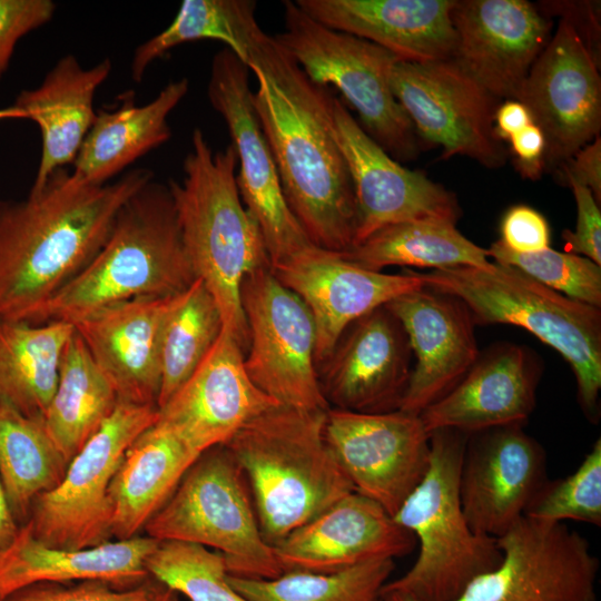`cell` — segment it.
I'll list each match as a JSON object with an SVG mask.
<instances>
[{"instance_id":"cell-1","label":"cell","mask_w":601,"mask_h":601,"mask_svg":"<svg viewBox=\"0 0 601 601\" xmlns=\"http://www.w3.org/2000/svg\"><path fill=\"white\" fill-rule=\"evenodd\" d=\"M245 65L256 77L254 107L289 209L315 246L349 250L356 203L335 138V97L313 82L259 24L250 36Z\"/></svg>"},{"instance_id":"cell-2","label":"cell","mask_w":601,"mask_h":601,"mask_svg":"<svg viewBox=\"0 0 601 601\" xmlns=\"http://www.w3.org/2000/svg\"><path fill=\"white\" fill-rule=\"evenodd\" d=\"M154 173L88 184L61 168L22 200H0V319L31 323L107 240L122 206Z\"/></svg>"},{"instance_id":"cell-3","label":"cell","mask_w":601,"mask_h":601,"mask_svg":"<svg viewBox=\"0 0 601 601\" xmlns=\"http://www.w3.org/2000/svg\"><path fill=\"white\" fill-rule=\"evenodd\" d=\"M237 164L231 144L214 152L196 128L184 159V176L167 186L194 274L214 297L223 329L246 353L248 329L240 285L248 273L270 262L262 231L240 198Z\"/></svg>"},{"instance_id":"cell-4","label":"cell","mask_w":601,"mask_h":601,"mask_svg":"<svg viewBox=\"0 0 601 601\" xmlns=\"http://www.w3.org/2000/svg\"><path fill=\"white\" fill-rule=\"evenodd\" d=\"M326 412L277 405L224 444L246 476L270 545L354 491L326 439Z\"/></svg>"},{"instance_id":"cell-5","label":"cell","mask_w":601,"mask_h":601,"mask_svg":"<svg viewBox=\"0 0 601 601\" xmlns=\"http://www.w3.org/2000/svg\"><path fill=\"white\" fill-rule=\"evenodd\" d=\"M196 279L168 186L151 179L122 206L97 255L30 324L73 323L116 303L183 293Z\"/></svg>"},{"instance_id":"cell-6","label":"cell","mask_w":601,"mask_h":601,"mask_svg":"<svg viewBox=\"0 0 601 601\" xmlns=\"http://www.w3.org/2000/svg\"><path fill=\"white\" fill-rule=\"evenodd\" d=\"M424 287L461 299L474 324L522 327L554 348L571 366L578 402L597 422L601 391V311L493 262L489 268L459 266L417 273Z\"/></svg>"},{"instance_id":"cell-7","label":"cell","mask_w":601,"mask_h":601,"mask_svg":"<svg viewBox=\"0 0 601 601\" xmlns=\"http://www.w3.org/2000/svg\"><path fill=\"white\" fill-rule=\"evenodd\" d=\"M469 434L450 428L430 433V464L393 519L418 542V555L381 595L413 601H454L502 556L496 541L474 532L462 509L460 472Z\"/></svg>"},{"instance_id":"cell-8","label":"cell","mask_w":601,"mask_h":601,"mask_svg":"<svg viewBox=\"0 0 601 601\" xmlns=\"http://www.w3.org/2000/svg\"><path fill=\"white\" fill-rule=\"evenodd\" d=\"M158 541H184L220 552L231 577L283 573L264 539L246 476L225 445L201 453L144 528Z\"/></svg>"},{"instance_id":"cell-9","label":"cell","mask_w":601,"mask_h":601,"mask_svg":"<svg viewBox=\"0 0 601 601\" xmlns=\"http://www.w3.org/2000/svg\"><path fill=\"white\" fill-rule=\"evenodd\" d=\"M285 31L275 39L316 85H333L357 112L362 128L402 160L417 154L414 127L396 100L391 73L398 59L362 38L331 29L285 0Z\"/></svg>"},{"instance_id":"cell-10","label":"cell","mask_w":601,"mask_h":601,"mask_svg":"<svg viewBox=\"0 0 601 601\" xmlns=\"http://www.w3.org/2000/svg\"><path fill=\"white\" fill-rule=\"evenodd\" d=\"M158 418V407L119 401L68 463L60 483L32 503L28 524L51 548L79 550L111 535V481L134 441Z\"/></svg>"},{"instance_id":"cell-11","label":"cell","mask_w":601,"mask_h":601,"mask_svg":"<svg viewBox=\"0 0 601 601\" xmlns=\"http://www.w3.org/2000/svg\"><path fill=\"white\" fill-rule=\"evenodd\" d=\"M240 303L248 329L244 365L252 382L280 405L327 411L317 377L315 323L306 304L270 266L246 275Z\"/></svg>"},{"instance_id":"cell-12","label":"cell","mask_w":601,"mask_h":601,"mask_svg":"<svg viewBox=\"0 0 601 601\" xmlns=\"http://www.w3.org/2000/svg\"><path fill=\"white\" fill-rule=\"evenodd\" d=\"M499 564L454 601H597L599 560L589 541L563 523L521 518L495 539ZM382 601H413L398 594Z\"/></svg>"},{"instance_id":"cell-13","label":"cell","mask_w":601,"mask_h":601,"mask_svg":"<svg viewBox=\"0 0 601 601\" xmlns=\"http://www.w3.org/2000/svg\"><path fill=\"white\" fill-rule=\"evenodd\" d=\"M207 96L227 126L238 160V191L262 231L270 267L315 246L286 203L254 107L249 69L226 47L213 58Z\"/></svg>"},{"instance_id":"cell-14","label":"cell","mask_w":601,"mask_h":601,"mask_svg":"<svg viewBox=\"0 0 601 601\" xmlns=\"http://www.w3.org/2000/svg\"><path fill=\"white\" fill-rule=\"evenodd\" d=\"M588 40L582 27L565 13L532 66L519 99L544 135L549 167H561L599 136L601 79Z\"/></svg>"},{"instance_id":"cell-15","label":"cell","mask_w":601,"mask_h":601,"mask_svg":"<svg viewBox=\"0 0 601 601\" xmlns=\"http://www.w3.org/2000/svg\"><path fill=\"white\" fill-rule=\"evenodd\" d=\"M391 87L415 132L441 146L443 158L466 156L489 168L505 162L506 151L494 134L499 100L452 60H398L392 69Z\"/></svg>"},{"instance_id":"cell-16","label":"cell","mask_w":601,"mask_h":601,"mask_svg":"<svg viewBox=\"0 0 601 601\" xmlns=\"http://www.w3.org/2000/svg\"><path fill=\"white\" fill-rule=\"evenodd\" d=\"M325 434L354 491L392 516L423 479L431 442L420 415L329 407Z\"/></svg>"},{"instance_id":"cell-17","label":"cell","mask_w":601,"mask_h":601,"mask_svg":"<svg viewBox=\"0 0 601 601\" xmlns=\"http://www.w3.org/2000/svg\"><path fill=\"white\" fill-rule=\"evenodd\" d=\"M334 131L355 195L353 247L398 223L440 220L456 225L461 210L455 196L424 174L394 160L338 98L334 100Z\"/></svg>"},{"instance_id":"cell-18","label":"cell","mask_w":601,"mask_h":601,"mask_svg":"<svg viewBox=\"0 0 601 601\" xmlns=\"http://www.w3.org/2000/svg\"><path fill=\"white\" fill-rule=\"evenodd\" d=\"M452 61L495 99L518 100L551 39V23L524 0L455 1Z\"/></svg>"},{"instance_id":"cell-19","label":"cell","mask_w":601,"mask_h":601,"mask_svg":"<svg viewBox=\"0 0 601 601\" xmlns=\"http://www.w3.org/2000/svg\"><path fill=\"white\" fill-rule=\"evenodd\" d=\"M245 353L221 329L188 380L160 406L156 424L199 456L226 444L247 422L280 405L249 378Z\"/></svg>"},{"instance_id":"cell-20","label":"cell","mask_w":601,"mask_h":601,"mask_svg":"<svg viewBox=\"0 0 601 601\" xmlns=\"http://www.w3.org/2000/svg\"><path fill=\"white\" fill-rule=\"evenodd\" d=\"M412 349L396 316L384 305L354 321L317 365L329 407L386 413L400 410L412 367Z\"/></svg>"},{"instance_id":"cell-21","label":"cell","mask_w":601,"mask_h":601,"mask_svg":"<svg viewBox=\"0 0 601 601\" xmlns=\"http://www.w3.org/2000/svg\"><path fill=\"white\" fill-rule=\"evenodd\" d=\"M545 454L523 425L469 434L460 499L471 529L493 539L524 516L545 483Z\"/></svg>"},{"instance_id":"cell-22","label":"cell","mask_w":601,"mask_h":601,"mask_svg":"<svg viewBox=\"0 0 601 601\" xmlns=\"http://www.w3.org/2000/svg\"><path fill=\"white\" fill-rule=\"evenodd\" d=\"M276 278L309 309L316 331V366L332 353L354 321L395 298L424 287L417 272L365 269L341 253L312 246L270 267Z\"/></svg>"},{"instance_id":"cell-23","label":"cell","mask_w":601,"mask_h":601,"mask_svg":"<svg viewBox=\"0 0 601 601\" xmlns=\"http://www.w3.org/2000/svg\"><path fill=\"white\" fill-rule=\"evenodd\" d=\"M415 356L400 410L420 415L451 391L477 359L474 321L459 298L423 287L385 305Z\"/></svg>"},{"instance_id":"cell-24","label":"cell","mask_w":601,"mask_h":601,"mask_svg":"<svg viewBox=\"0 0 601 601\" xmlns=\"http://www.w3.org/2000/svg\"><path fill=\"white\" fill-rule=\"evenodd\" d=\"M183 293L116 303L71 323L119 401L157 406L162 333Z\"/></svg>"},{"instance_id":"cell-25","label":"cell","mask_w":601,"mask_h":601,"mask_svg":"<svg viewBox=\"0 0 601 601\" xmlns=\"http://www.w3.org/2000/svg\"><path fill=\"white\" fill-rule=\"evenodd\" d=\"M414 536L380 504L353 491L273 545L286 571L329 573L410 553Z\"/></svg>"},{"instance_id":"cell-26","label":"cell","mask_w":601,"mask_h":601,"mask_svg":"<svg viewBox=\"0 0 601 601\" xmlns=\"http://www.w3.org/2000/svg\"><path fill=\"white\" fill-rule=\"evenodd\" d=\"M541 362L523 345L500 343L480 353L463 378L421 414L428 433L450 428L472 434L523 425L535 407Z\"/></svg>"},{"instance_id":"cell-27","label":"cell","mask_w":601,"mask_h":601,"mask_svg":"<svg viewBox=\"0 0 601 601\" xmlns=\"http://www.w3.org/2000/svg\"><path fill=\"white\" fill-rule=\"evenodd\" d=\"M322 24L393 53L398 60L426 63L451 60L456 32L455 0H297Z\"/></svg>"},{"instance_id":"cell-28","label":"cell","mask_w":601,"mask_h":601,"mask_svg":"<svg viewBox=\"0 0 601 601\" xmlns=\"http://www.w3.org/2000/svg\"><path fill=\"white\" fill-rule=\"evenodd\" d=\"M158 542L148 535H136L66 550L39 541L24 523L12 543L0 553V600L37 583L102 580L122 589L139 585L151 577L146 560Z\"/></svg>"},{"instance_id":"cell-29","label":"cell","mask_w":601,"mask_h":601,"mask_svg":"<svg viewBox=\"0 0 601 601\" xmlns=\"http://www.w3.org/2000/svg\"><path fill=\"white\" fill-rule=\"evenodd\" d=\"M111 69L108 58L83 68L75 56L66 55L37 88L17 96L12 107L36 122L41 136L40 160L30 190L40 189L53 173L73 162L96 118V91Z\"/></svg>"},{"instance_id":"cell-30","label":"cell","mask_w":601,"mask_h":601,"mask_svg":"<svg viewBox=\"0 0 601 601\" xmlns=\"http://www.w3.org/2000/svg\"><path fill=\"white\" fill-rule=\"evenodd\" d=\"M188 88L187 78L171 81L145 105H136L135 93L129 90L111 108L98 110L71 173L88 184L104 185L165 144L171 136L168 117Z\"/></svg>"},{"instance_id":"cell-31","label":"cell","mask_w":601,"mask_h":601,"mask_svg":"<svg viewBox=\"0 0 601 601\" xmlns=\"http://www.w3.org/2000/svg\"><path fill=\"white\" fill-rule=\"evenodd\" d=\"M198 456L156 423L126 451L111 481V535L134 538L164 505Z\"/></svg>"},{"instance_id":"cell-32","label":"cell","mask_w":601,"mask_h":601,"mask_svg":"<svg viewBox=\"0 0 601 601\" xmlns=\"http://www.w3.org/2000/svg\"><path fill=\"white\" fill-rule=\"evenodd\" d=\"M73 332V325L67 322L0 319V401L42 421Z\"/></svg>"},{"instance_id":"cell-33","label":"cell","mask_w":601,"mask_h":601,"mask_svg":"<svg viewBox=\"0 0 601 601\" xmlns=\"http://www.w3.org/2000/svg\"><path fill=\"white\" fill-rule=\"evenodd\" d=\"M118 395L73 332L62 356L55 394L42 423L69 463L109 417Z\"/></svg>"},{"instance_id":"cell-34","label":"cell","mask_w":601,"mask_h":601,"mask_svg":"<svg viewBox=\"0 0 601 601\" xmlns=\"http://www.w3.org/2000/svg\"><path fill=\"white\" fill-rule=\"evenodd\" d=\"M347 260L374 272L388 266H459L489 268L487 249L467 239L455 224L440 220H412L386 226L361 244L341 253Z\"/></svg>"},{"instance_id":"cell-35","label":"cell","mask_w":601,"mask_h":601,"mask_svg":"<svg viewBox=\"0 0 601 601\" xmlns=\"http://www.w3.org/2000/svg\"><path fill=\"white\" fill-rule=\"evenodd\" d=\"M67 466L41 420L0 401V481L19 525L28 522L35 500L60 483Z\"/></svg>"},{"instance_id":"cell-36","label":"cell","mask_w":601,"mask_h":601,"mask_svg":"<svg viewBox=\"0 0 601 601\" xmlns=\"http://www.w3.org/2000/svg\"><path fill=\"white\" fill-rule=\"evenodd\" d=\"M253 0H184L161 32L139 45L130 63L131 78L140 82L147 68L183 43L215 40L223 42L244 63L256 19Z\"/></svg>"},{"instance_id":"cell-37","label":"cell","mask_w":601,"mask_h":601,"mask_svg":"<svg viewBox=\"0 0 601 601\" xmlns=\"http://www.w3.org/2000/svg\"><path fill=\"white\" fill-rule=\"evenodd\" d=\"M394 560L381 559L329 573L286 571L274 579L228 577L248 601H380Z\"/></svg>"},{"instance_id":"cell-38","label":"cell","mask_w":601,"mask_h":601,"mask_svg":"<svg viewBox=\"0 0 601 601\" xmlns=\"http://www.w3.org/2000/svg\"><path fill=\"white\" fill-rule=\"evenodd\" d=\"M223 329L218 306L200 279L170 313L161 339L160 407L194 373Z\"/></svg>"},{"instance_id":"cell-39","label":"cell","mask_w":601,"mask_h":601,"mask_svg":"<svg viewBox=\"0 0 601 601\" xmlns=\"http://www.w3.org/2000/svg\"><path fill=\"white\" fill-rule=\"evenodd\" d=\"M146 569L188 601H248L229 583L224 555L200 544L159 541L146 560Z\"/></svg>"},{"instance_id":"cell-40","label":"cell","mask_w":601,"mask_h":601,"mask_svg":"<svg viewBox=\"0 0 601 601\" xmlns=\"http://www.w3.org/2000/svg\"><path fill=\"white\" fill-rule=\"evenodd\" d=\"M487 253L496 264L512 266L571 299L601 307V266L584 256L550 247L516 253L501 240L494 242Z\"/></svg>"},{"instance_id":"cell-41","label":"cell","mask_w":601,"mask_h":601,"mask_svg":"<svg viewBox=\"0 0 601 601\" xmlns=\"http://www.w3.org/2000/svg\"><path fill=\"white\" fill-rule=\"evenodd\" d=\"M553 523L572 520L601 525V440L569 476L545 482L524 514Z\"/></svg>"},{"instance_id":"cell-42","label":"cell","mask_w":601,"mask_h":601,"mask_svg":"<svg viewBox=\"0 0 601 601\" xmlns=\"http://www.w3.org/2000/svg\"><path fill=\"white\" fill-rule=\"evenodd\" d=\"M0 601H179L177 593L150 577L132 588H117L102 580L77 583H37Z\"/></svg>"},{"instance_id":"cell-43","label":"cell","mask_w":601,"mask_h":601,"mask_svg":"<svg viewBox=\"0 0 601 601\" xmlns=\"http://www.w3.org/2000/svg\"><path fill=\"white\" fill-rule=\"evenodd\" d=\"M55 11L51 0H0V79L20 39L48 23Z\"/></svg>"},{"instance_id":"cell-44","label":"cell","mask_w":601,"mask_h":601,"mask_svg":"<svg viewBox=\"0 0 601 601\" xmlns=\"http://www.w3.org/2000/svg\"><path fill=\"white\" fill-rule=\"evenodd\" d=\"M564 181L571 187L577 204L575 229H565L562 235L565 250L584 256L601 266V211L599 204L588 187L571 178Z\"/></svg>"},{"instance_id":"cell-45","label":"cell","mask_w":601,"mask_h":601,"mask_svg":"<svg viewBox=\"0 0 601 601\" xmlns=\"http://www.w3.org/2000/svg\"><path fill=\"white\" fill-rule=\"evenodd\" d=\"M501 242L516 253H533L550 245V226L538 210L526 205L510 207L500 225Z\"/></svg>"},{"instance_id":"cell-46","label":"cell","mask_w":601,"mask_h":601,"mask_svg":"<svg viewBox=\"0 0 601 601\" xmlns=\"http://www.w3.org/2000/svg\"><path fill=\"white\" fill-rule=\"evenodd\" d=\"M509 141L520 173L538 179L544 168L545 138L542 130L531 122L513 134Z\"/></svg>"},{"instance_id":"cell-47","label":"cell","mask_w":601,"mask_h":601,"mask_svg":"<svg viewBox=\"0 0 601 601\" xmlns=\"http://www.w3.org/2000/svg\"><path fill=\"white\" fill-rule=\"evenodd\" d=\"M564 180L574 179L588 187L598 204L601 200V139L597 136L593 140L579 149L565 166H563Z\"/></svg>"},{"instance_id":"cell-48","label":"cell","mask_w":601,"mask_h":601,"mask_svg":"<svg viewBox=\"0 0 601 601\" xmlns=\"http://www.w3.org/2000/svg\"><path fill=\"white\" fill-rule=\"evenodd\" d=\"M533 122L529 109L518 100H506L497 106L494 114V134L496 138L509 140V138Z\"/></svg>"},{"instance_id":"cell-49","label":"cell","mask_w":601,"mask_h":601,"mask_svg":"<svg viewBox=\"0 0 601 601\" xmlns=\"http://www.w3.org/2000/svg\"><path fill=\"white\" fill-rule=\"evenodd\" d=\"M19 528L0 481V553L12 543Z\"/></svg>"},{"instance_id":"cell-50","label":"cell","mask_w":601,"mask_h":601,"mask_svg":"<svg viewBox=\"0 0 601 601\" xmlns=\"http://www.w3.org/2000/svg\"><path fill=\"white\" fill-rule=\"evenodd\" d=\"M3 119H26V117L18 109L10 106V107L0 109V120H3Z\"/></svg>"},{"instance_id":"cell-51","label":"cell","mask_w":601,"mask_h":601,"mask_svg":"<svg viewBox=\"0 0 601 601\" xmlns=\"http://www.w3.org/2000/svg\"><path fill=\"white\" fill-rule=\"evenodd\" d=\"M380 601H382V599Z\"/></svg>"}]
</instances>
